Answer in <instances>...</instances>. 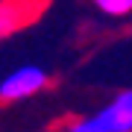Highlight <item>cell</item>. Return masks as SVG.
<instances>
[{
    "instance_id": "6da1fadb",
    "label": "cell",
    "mask_w": 132,
    "mask_h": 132,
    "mask_svg": "<svg viewBox=\"0 0 132 132\" xmlns=\"http://www.w3.org/2000/svg\"><path fill=\"white\" fill-rule=\"evenodd\" d=\"M47 82H50V73L44 71V68L21 65V68H15L12 73H6L3 79H0V100H6V103L27 100V97L38 94L41 88H47Z\"/></svg>"
},
{
    "instance_id": "7a4b0ae2",
    "label": "cell",
    "mask_w": 132,
    "mask_h": 132,
    "mask_svg": "<svg viewBox=\"0 0 132 132\" xmlns=\"http://www.w3.org/2000/svg\"><path fill=\"white\" fill-rule=\"evenodd\" d=\"M50 0H0V41L29 27Z\"/></svg>"
},
{
    "instance_id": "3957f363",
    "label": "cell",
    "mask_w": 132,
    "mask_h": 132,
    "mask_svg": "<svg viewBox=\"0 0 132 132\" xmlns=\"http://www.w3.org/2000/svg\"><path fill=\"white\" fill-rule=\"evenodd\" d=\"M65 132H106V126H103V120H100V114L94 112V114H88V118L71 120L65 126Z\"/></svg>"
},
{
    "instance_id": "277c9868",
    "label": "cell",
    "mask_w": 132,
    "mask_h": 132,
    "mask_svg": "<svg viewBox=\"0 0 132 132\" xmlns=\"http://www.w3.org/2000/svg\"><path fill=\"white\" fill-rule=\"evenodd\" d=\"M94 3L106 15H114V18H123V15L132 12V0H94Z\"/></svg>"
},
{
    "instance_id": "5b68a950",
    "label": "cell",
    "mask_w": 132,
    "mask_h": 132,
    "mask_svg": "<svg viewBox=\"0 0 132 132\" xmlns=\"http://www.w3.org/2000/svg\"><path fill=\"white\" fill-rule=\"evenodd\" d=\"M114 106L120 109V112H126V114H132V88H126V91H120L118 97L112 100Z\"/></svg>"
}]
</instances>
